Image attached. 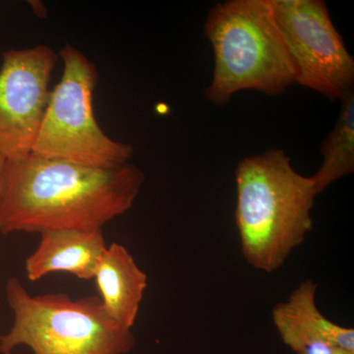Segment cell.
I'll use <instances>...</instances> for the list:
<instances>
[{
  "label": "cell",
  "mask_w": 354,
  "mask_h": 354,
  "mask_svg": "<svg viewBox=\"0 0 354 354\" xmlns=\"http://www.w3.org/2000/svg\"><path fill=\"white\" fill-rule=\"evenodd\" d=\"M145 181L136 165L99 169L31 153L7 160L0 232L102 230L132 208Z\"/></svg>",
  "instance_id": "1"
},
{
  "label": "cell",
  "mask_w": 354,
  "mask_h": 354,
  "mask_svg": "<svg viewBox=\"0 0 354 354\" xmlns=\"http://www.w3.org/2000/svg\"><path fill=\"white\" fill-rule=\"evenodd\" d=\"M235 223L241 253L258 271L281 269L313 230V176H301L283 150L243 158L235 169Z\"/></svg>",
  "instance_id": "2"
},
{
  "label": "cell",
  "mask_w": 354,
  "mask_h": 354,
  "mask_svg": "<svg viewBox=\"0 0 354 354\" xmlns=\"http://www.w3.org/2000/svg\"><path fill=\"white\" fill-rule=\"evenodd\" d=\"M213 46V79L207 100L225 106L236 93L279 95L295 84V70L271 0H228L216 4L205 23Z\"/></svg>",
  "instance_id": "3"
},
{
  "label": "cell",
  "mask_w": 354,
  "mask_h": 354,
  "mask_svg": "<svg viewBox=\"0 0 354 354\" xmlns=\"http://www.w3.org/2000/svg\"><path fill=\"white\" fill-rule=\"evenodd\" d=\"M6 297L13 324L0 335L1 354L21 346L32 354H127L135 346L132 330L114 322L99 297L32 295L17 278L7 281Z\"/></svg>",
  "instance_id": "4"
},
{
  "label": "cell",
  "mask_w": 354,
  "mask_h": 354,
  "mask_svg": "<svg viewBox=\"0 0 354 354\" xmlns=\"http://www.w3.org/2000/svg\"><path fill=\"white\" fill-rule=\"evenodd\" d=\"M58 55L64 62V72L51 90L32 153L99 169L129 164L132 146L111 139L95 120L93 95L97 71L94 64L68 44Z\"/></svg>",
  "instance_id": "5"
},
{
  "label": "cell",
  "mask_w": 354,
  "mask_h": 354,
  "mask_svg": "<svg viewBox=\"0 0 354 354\" xmlns=\"http://www.w3.org/2000/svg\"><path fill=\"white\" fill-rule=\"evenodd\" d=\"M295 84L330 101L353 92L354 60L322 0H271Z\"/></svg>",
  "instance_id": "6"
},
{
  "label": "cell",
  "mask_w": 354,
  "mask_h": 354,
  "mask_svg": "<svg viewBox=\"0 0 354 354\" xmlns=\"http://www.w3.org/2000/svg\"><path fill=\"white\" fill-rule=\"evenodd\" d=\"M59 55L46 44L2 53L0 152L7 160L31 155L50 102L51 73Z\"/></svg>",
  "instance_id": "7"
},
{
  "label": "cell",
  "mask_w": 354,
  "mask_h": 354,
  "mask_svg": "<svg viewBox=\"0 0 354 354\" xmlns=\"http://www.w3.org/2000/svg\"><path fill=\"white\" fill-rule=\"evenodd\" d=\"M316 292L317 283L307 279L286 301L274 305L272 321L281 342L293 353L320 342L354 353V330L326 318L317 306Z\"/></svg>",
  "instance_id": "8"
},
{
  "label": "cell",
  "mask_w": 354,
  "mask_h": 354,
  "mask_svg": "<svg viewBox=\"0 0 354 354\" xmlns=\"http://www.w3.org/2000/svg\"><path fill=\"white\" fill-rule=\"evenodd\" d=\"M106 247L102 230L44 232L36 250L26 260V276L38 281L48 274L66 272L90 281Z\"/></svg>",
  "instance_id": "9"
},
{
  "label": "cell",
  "mask_w": 354,
  "mask_h": 354,
  "mask_svg": "<svg viewBox=\"0 0 354 354\" xmlns=\"http://www.w3.org/2000/svg\"><path fill=\"white\" fill-rule=\"evenodd\" d=\"M93 279L106 314L114 322L132 330L148 288V276L127 247L118 242L106 247Z\"/></svg>",
  "instance_id": "10"
},
{
  "label": "cell",
  "mask_w": 354,
  "mask_h": 354,
  "mask_svg": "<svg viewBox=\"0 0 354 354\" xmlns=\"http://www.w3.org/2000/svg\"><path fill=\"white\" fill-rule=\"evenodd\" d=\"M341 102L339 118L321 147L322 165L313 176L319 194L354 171V92Z\"/></svg>",
  "instance_id": "11"
},
{
  "label": "cell",
  "mask_w": 354,
  "mask_h": 354,
  "mask_svg": "<svg viewBox=\"0 0 354 354\" xmlns=\"http://www.w3.org/2000/svg\"><path fill=\"white\" fill-rule=\"evenodd\" d=\"M295 354H354L353 351H346V349L339 348V346H334V344H314L311 346H305V348L299 349Z\"/></svg>",
  "instance_id": "12"
},
{
  "label": "cell",
  "mask_w": 354,
  "mask_h": 354,
  "mask_svg": "<svg viewBox=\"0 0 354 354\" xmlns=\"http://www.w3.org/2000/svg\"><path fill=\"white\" fill-rule=\"evenodd\" d=\"M7 164V158L0 152V192H1L2 183H3L4 172Z\"/></svg>",
  "instance_id": "13"
}]
</instances>
